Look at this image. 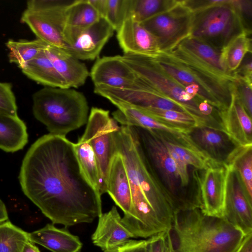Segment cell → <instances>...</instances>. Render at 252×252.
<instances>
[{"instance_id":"obj_1","label":"cell","mask_w":252,"mask_h":252,"mask_svg":"<svg viewBox=\"0 0 252 252\" xmlns=\"http://www.w3.org/2000/svg\"><path fill=\"white\" fill-rule=\"evenodd\" d=\"M19 179L25 195L54 223H90L102 213L101 195L65 136L49 133L34 142L23 158Z\"/></svg>"},{"instance_id":"obj_2","label":"cell","mask_w":252,"mask_h":252,"mask_svg":"<svg viewBox=\"0 0 252 252\" xmlns=\"http://www.w3.org/2000/svg\"><path fill=\"white\" fill-rule=\"evenodd\" d=\"M166 232L176 252H234L245 236L222 218L200 209L175 213Z\"/></svg>"},{"instance_id":"obj_3","label":"cell","mask_w":252,"mask_h":252,"mask_svg":"<svg viewBox=\"0 0 252 252\" xmlns=\"http://www.w3.org/2000/svg\"><path fill=\"white\" fill-rule=\"evenodd\" d=\"M32 99L35 118L51 134L65 136L87 123V99L73 88L45 87L33 94Z\"/></svg>"},{"instance_id":"obj_4","label":"cell","mask_w":252,"mask_h":252,"mask_svg":"<svg viewBox=\"0 0 252 252\" xmlns=\"http://www.w3.org/2000/svg\"><path fill=\"white\" fill-rule=\"evenodd\" d=\"M114 140L116 152L122 157L127 172L135 177L158 220L168 230L174 215L170 197L145 159L130 127L120 126Z\"/></svg>"},{"instance_id":"obj_5","label":"cell","mask_w":252,"mask_h":252,"mask_svg":"<svg viewBox=\"0 0 252 252\" xmlns=\"http://www.w3.org/2000/svg\"><path fill=\"white\" fill-rule=\"evenodd\" d=\"M129 127L145 159L168 193L174 214L200 209L199 199L183 187L176 163L158 137L151 130Z\"/></svg>"},{"instance_id":"obj_6","label":"cell","mask_w":252,"mask_h":252,"mask_svg":"<svg viewBox=\"0 0 252 252\" xmlns=\"http://www.w3.org/2000/svg\"><path fill=\"white\" fill-rule=\"evenodd\" d=\"M123 58L135 74L157 91L181 105L198 126L212 127L201 114L199 104L204 101L188 94L185 88L168 75L151 56L124 54Z\"/></svg>"},{"instance_id":"obj_7","label":"cell","mask_w":252,"mask_h":252,"mask_svg":"<svg viewBox=\"0 0 252 252\" xmlns=\"http://www.w3.org/2000/svg\"><path fill=\"white\" fill-rule=\"evenodd\" d=\"M244 32L246 26L233 0L222 2L193 13L190 35L221 49L231 39Z\"/></svg>"},{"instance_id":"obj_8","label":"cell","mask_w":252,"mask_h":252,"mask_svg":"<svg viewBox=\"0 0 252 252\" xmlns=\"http://www.w3.org/2000/svg\"><path fill=\"white\" fill-rule=\"evenodd\" d=\"M73 0H30L21 20L45 43L63 49V34L68 6Z\"/></svg>"},{"instance_id":"obj_9","label":"cell","mask_w":252,"mask_h":252,"mask_svg":"<svg viewBox=\"0 0 252 252\" xmlns=\"http://www.w3.org/2000/svg\"><path fill=\"white\" fill-rule=\"evenodd\" d=\"M120 126L110 116L109 111L93 107L89 115L83 136L90 143L97 160L101 196L107 192V182L109 167L116 152L115 132Z\"/></svg>"},{"instance_id":"obj_10","label":"cell","mask_w":252,"mask_h":252,"mask_svg":"<svg viewBox=\"0 0 252 252\" xmlns=\"http://www.w3.org/2000/svg\"><path fill=\"white\" fill-rule=\"evenodd\" d=\"M193 13L179 0L172 8L140 23L156 38L160 51L169 52L190 35Z\"/></svg>"},{"instance_id":"obj_11","label":"cell","mask_w":252,"mask_h":252,"mask_svg":"<svg viewBox=\"0 0 252 252\" xmlns=\"http://www.w3.org/2000/svg\"><path fill=\"white\" fill-rule=\"evenodd\" d=\"M169 52L190 69L203 90L219 103L222 111L229 107L235 88V77L221 73L180 44Z\"/></svg>"},{"instance_id":"obj_12","label":"cell","mask_w":252,"mask_h":252,"mask_svg":"<svg viewBox=\"0 0 252 252\" xmlns=\"http://www.w3.org/2000/svg\"><path fill=\"white\" fill-rule=\"evenodd\" d=\"M226 193L222 218L245 235L252 233V198L238 172L227 165Z\"/></svg>"},{"instance_id":"obj_13","label":"cell","mask_w":252,"mask_h":252,"mask_svg":"<svg viewBox=\"0 0 252 252\" xmlns=\"http://www.w3.org/2000/svg\"><path fill=\"white\" fill-rule=\"evenodd\" d=\"M227 165L215 164L208 168L193 171L201 203V210L209 216L221 217L224 207Z\"/></svg>"},{"instance_id":"obj_14","label":"cell","mask_w":252,"mask_h":252,"mask_svg":"<svg viewBox=\"0 0 252 252\" xmlns=\"http://www.w3.org/2000/svg\"><path fill=\"white\" fill-rule=\"evenodd\" d=\"M188 136L196 149L217 164L227 165L229 159L239 146L223 130L206 126H195Z\"/></svg>"},{"instance_id":"obj_15","label":"cell","mask_w":252,"mask_h":252,"mask_svg":"<svg viewBox=\"0 0 252 252\" xmlns=\"http://www.w3.org/2000/svg\"><path fill=\"white\" fill-rule=\"evenodd\" d=\"M90 76L94 87L104 86L129 89L137 86L138 77L121 55L97 59Z\"/></svg>"},{"instance_id":"obj_16","label":"cell","mask_w":252,"mask_h":252,"mask_svg":"<svg viewBox=\"0 0 252 252\" xmlns=\"http://www.w3.org/2000/svg\"><path fill=\"white\" fill-rule=\"evenodd\" d=\"M114 30L104 18L81 31L63 50L79 60H94L113 36Z\"/></svg>"},{"instance_id":"obj_17","label":"cell","mask_w":252,"mask_h":252,"mask_svg":"<svg viewBox=\"0 0 252 252\" xmlns=\"http://www.w3.org/2000/svg\"><path fill=\"white\" fill-rule=\"evenodd\" d=\"M133 238V234L123 223L116 207L113 206L109 211L102 213L98 217L92 240L103 252H118Z\"/></svg>"},{"instance_id":"obj_18","label":"cell","mask_w":252,"mask_h":252,"mask_svg":"<svg viewBox=\"0 0 252 252\" xmlns=\"http://www.w3.org/2000/svg\"><path fill=\"white\" fill-rule=\"evenodd\" d=\"M116 32L119 44L124 54L151 56L160 51L155 36L131 18H127Z\"/></svg>"},{"instance_id":"obj_19","label":"cell","mask_w":252,"mask_h":252,"mask_svg":"<svg viewBox=\"0 0 252 252\" xmlns=\"http://www.w3.org/2000/svg\"><path fill=\"white\" fill-rule=\"evenodd\" d=\"M114 105L118 109L113 112V118L122 126L163 131L184 140L190 141L188 134L189 129L161 122L145 112L126 104L117 103Z\"/></svg>"},{"instance_id":"obj_20","label":"cell","mask_w":252,"mask_h":252,"mask_svg":"<svg viewBox=\"0 0 252 252\" xmlns=\"http://www.w3.org/2000/svg\"><path fill=\"white\" fill-rule=\"evenodd\" d=\"M44 52L54 68L69 88L84 85L90 76L87 66L63 49L45 44Z\"/></svg>"},{"instance_id":"obj_21","label":"cell","mask_w":252,"mask_h":252,"mask_svg":"<svg viewBox=\"0 0 252 252\" xmlns=\"http://www.w3.org/2000/svg\"><path fill=\"white\" fill-rule=\"evenodd\" d=\"M220 115L225 131L237 144L242 146L252 145V117L239 100L235 91L230 105L220 111Z\"/></svg>"},{"instance_id":"obj_22","label":"cell","mask_w":252,"mask_h":252,"mask_svg":"<svg viewBox=\"0 0 252 252\" xmlns=\"http://www.w3.org/2000/svg\"><path fill=\"white\" fill-rule=\"evenodd\" d=\"M107 193L124 212V215L130 213L132 208V195L129 178L123 158L117 152L109 167Z\"/></svg>"},{"instance_id":"obj_23","label":"cell","mask_w":252,"mask_h":252,"mask_svg":"<svg viewBox=\"0 0 252 252\" xmlns=\"http://www.w3.org/2000/svg\"><path fill=\"white\" fill-rule=\"evenodd\" d=\"M29 240L52 252H79L82 243L79 238L65 229L47 224L44 227L29 233Z\"/></svg>"},{"instance_id":"obj_24","label":"cell","mask_w":252,"mask_h":252,"mask_svg":"<svg viewBox=\"0 0 252 252\" xmlns=\"http://www.w3.org/2000/svg\"><path fill=\"white\" fill-rule=\"evenodd\" d=\"M100 18L89 0H73L66 10L63 31V37L65 47L72 42L81 31L91 26Z\"/></svg>"},{"instance_id":"obj_25","label":"cell","mask_w":252,"mask_h":252,"mask_svg":"<svg viewBox=\"0 0 252 252\" xmlns=\"http://www.w3.org/2000/svg\"><path fill=\"white\" fill-rule=\"evenodd\" d=\"M151 57L168 75L181 85L185 88L190 85L197 86L201 91L204 100L219 110H222L219 102L203 90L198 80L190 69L170 52L159 51Z\"/></svg>"},{"instance_id":"obj_26","label":"cell","mask_w":252,"mask_h":252,"mask_svg":"<svg viewBox=\"0 0 252 252\" xmlns=\"http://www.w3.org/2000/svg\"><path fill=\"white\" fill-rule=\"evenodd\" d=\"M28 141L27 126L17 115L0 112V149L15 152Z\"/></svg>"},{"instance_id":"obj_27","label":"cell","mask_w":252,"mask_h":252,"mask_svg":"<svg viewBox=\"0 0 252 252\" xmlns=\"http://www.w3.org/2000/svg\"><path fill=\"white\" fill-rule=\"evenodd\" d=\"M21 70L28 78L45 87L69 88L54 68L44 49Z\"/></svg>"},{"instance_id":"obj_28","label":"cell","mask_w":252,"mask_h":252,"mask_svg":"<svg viewBox=\"0 0 252 252\" xmlns=\"http://www.w3.org/2000/svg\"><path fill=\"white\" fill-rule=\"evenodd\" d=\"M252 32H244L231 39L221 50V61L230 75L238 68L246 54L252 53Z\"/></svg>"},{"instance_id":"obj_29","label":"cell","mask_w":252,"mask_h":252,"mask_svg":"<svg viewBox=\"0 0 252 252\" xmlns=\"http://www.w3.org/2000/svg\"><path fill=\"white\" fill-rule=\"evenodd\" d=\"M179 0H126L127 18L141 23L175 5Z\"/></svg>"},{"instance_id":"obj_30","label":"cell","mask_w":252,"mask_h":252,"mask_svg":"<svg viewBox=\"0 0 252 252\" xmlns=\"http://www.w3.org/2000/svg\"><path fill=\"white\" fill-rule=\"evenodd\" d=\"M179 44L221 73L234 76L228 74L223 65L221 49L191 36L184 39Z\"/></svg>"},{"instance_id":"obj_31","label":"cell","mask_w":252,"mask_h":252,"mask_svg":"<svg viewBox=\"0 0 252 252\" xmlns=\"http://www.w3.org/2000/svg\"><path fill=\"white\" fill-rule=\"evenodd\" d=\"M74 147L84 174L92 186L99 192V171L95 155L92 146L82 136L77 143H74Z\"/></svg>"},{"instance_id":"obj_32","label":"cell","mask_w":252,"mask_h":252,"mask_svg":"<svg viewBox=\"0 0 252 252\" xmlns=\"http://www.w3.org/2000/svg\"><path fill=\"white\" fill-rule=\"evenodd\" d=\"M45 44L38 39L32 40H9L6 45L9 50V62L16 64L21 69L44 49Z\"/></svg>"},{"instance_id":"obj_33","label":"cell","mask_w":252,"mask_h":252,"mask_svg":"<svg viewBox=\"0 0 252 252\" xmlns=\"http://www.w3.org/2000/svg\"><path fill=\"white\" fill-rule=\"evenodd\" d=\"M226 165L232 166L238 172L249 196L252 198V145L238 146Z\"/></svg>"},{"instance_id":"obj_34","label":"cell","mask_w":252,"mask_h":252,"mask_svg":"<svg viewBox=\"0 0 252 252\" xmlns=\"http://www.w3.org/2000/svg\"><path fill=\"white\" fill-rule=\"evenodd\" d=\"M29 235L10 221L0 224V252H22Z\"/></svg>"},{"instance_id":"obj_35","label":"cell","mask_w":252,"mask_h":252,"mask_svg":"<svg viewBox=\"0 0 252 252\" xmlns=\"http://www.w3.org/2000/svg\"><path fill=\"white\" fill-rule=\"evenodd\" d=\"M141 110L161 122L183 129L189 130L198 126L195 120L186 113L158 108Z\"/></svg>"},{"instance_id":"obj_36","label":"cell","mask_w":252,"mask_h":252,"mask_svg":"<svg viewBox=\"0 0 252 252\" xmlns=\"http://www.w3.org/2000/svg\"><path fill=\"white\" fill-rule=\"evenodd\" d=\"M127 18L126 0H107L105 19L117 31Z\"/></svg>"},{"instance_id":"obj_37","label":"cell","mask_w":252,"mask_h":252,"mask_svg":"<svg viewBox=\"0 0 252 252\" xmlns=\"http://www.w3.org/2000/svg\"><path fill=\"white\" fill-rule=\"evenodd\" d=\"M0 112L17 115L16 98L10 83L0 82Z\"/></svg>"},{"instance_id":"obj_38","label":"cell","mask_w":252,"mask_h":252,"mask_svg":"<svg viewBox=\"0 0 252 252\" xmlns=\"http://www.w3.org/2000/svg\"><path fill=\"white\" fill-rule=\"evenodd\" d=\"M252 85L244 80L236 77L235 93L244 108L252 117Z\"/></svg>"},{"instance_id":"obj_39","label":"cell","mask_w":252,"mask_h":252,"mask_svg":"<svg viewBox=\"0 0 252 252\" xmlns=\"http://www.w3.org/2000/svg\"><path fill=\"white\" fill-rule=\"evenodd\" d=\"M148 252H168L167 233L157 234L147 240Z\"/></svg>"},{"instance_id":"obj_40","label":"cell","mask_w":252,"mask_h":252,"mask_svg":"<svg viewBox=\"0 0 252 252\" xmlns=\"http://www.w3.org/2000/svg\"><path fill=\"white\" fill-rule=\"evenodd\" d=\"M233 75L235 77L241 78L252 85V53H249L245 55Z\"/></svg>"},{"instance_id":"obj_41","label":"cell","mask_w":252,"mask_h":252,"mask_svg":"<svg viewBox=\"0 0 252 252\" xmlns=\"http://www.w3.org/2000/svg\"><path fill=\"white\" fill-rule=\"evenodd\" d=\"M233 3L240 13L247 28L251 30L249 22L252 17V1L249 0H233Z\"/></svg>"},{"instance_id":"obj_42","label":"cell","mask_w":252,"mask_h":252,"mask_svg":"<svg viewBox=\"0 0 252 252\" xmlns=\"http://www.w3.org/2000/svg\"><path fill=\"white\" fill-rule=\"evenodd\" d=\"M223 0H184L182 3L192 13L222 2Z\"/></svg>"},{"instance_id":"obj_43","label":"cell","mask_w":252,"mask_h":252,"mask_svg":"<svg viewBox=\"0 0 252 252\" xmlns=\"http://www.w3.org/2000/svg\"><path fill=\"white\" fill-rule=\"evenodd\" d=\"M118 252H148L146 240H130Z\"/></svg>"},{"instance_id":"obj_44","label":"cell","mask_w":252,"mask_h":252,"mask_svg":"<svg viewBox=\"0 0 252 252\" xmlns=\"http://www.w3.org/2000/svg\"><path fill=\"white\" fill-rule=\"evenodd\" d=\"M89 1L98 12L100 17L104 19L107 8V0H89Z\"/></svg>"},{"instance_id":"obj_45","label":"cell","mask_w":252,"mask_h":252,"mask_svg":"<svg viewBox=\"0 0 252 252\" xmlns=\"http://www.w3.org/2000/svg\"><path fill=\"white\" fill-rule=\"evenodd\" d=\"M234 252H252V233L245 235Z\"/></svg>"},{"instance_id":"obj_46","label":"cell","mask_w":252,"mask_h":252,"mask_svg":"<svg viewBox=\"0 0 252 252\" xmlns=\"http://www.w3.org/2000/svg\"><path fill=\"white\" fill-rule=\"evenodd\" d=\"M8 219L7 209L4 203L0 199V223Z\"/></svg>"},{"instance_id":"obj_47","label":"cell","mask_w":252,"mask_h":252,"mask_svg":"<svg viewBox=\"0 0 252 252\" xmlns=\"http://www.w3.org/2000/svg\"><path fill=\"white\" fill-rule=\"evenodd\" d=\"M22 252H40L38 247L30 240L25 244Z\"/></svg>"},{"instance_id":"obj_48","label":"cell","mask_w":252,"mask_h":252,"mask_svg":"<svg viewBox=\"0 0 252 252\" xmlns=\"http://www.w3.org/2000/svg\"><path fill=\"white\" fill-rule=\"evenodd\" d=\"M167 237L168 243V252H176L173 249V248H172V247L171 246V243L170 242V240H169V238H168V237L167 236Z\"/></svg>"}]
</instances>
